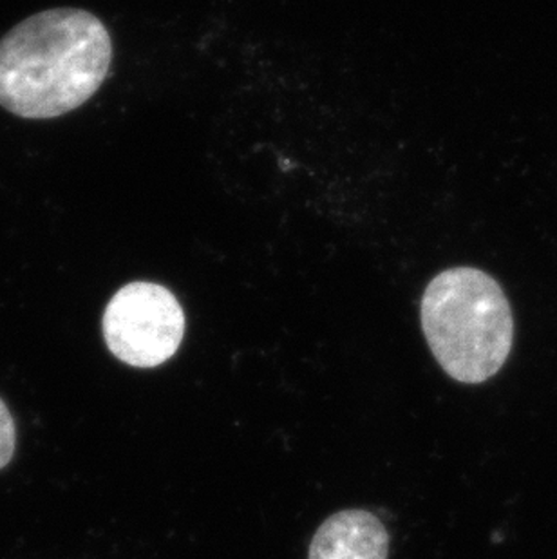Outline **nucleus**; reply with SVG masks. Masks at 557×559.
Segmentation results:
<instances>
[{
  "label": "nucleus",
  "mask_w": 557,
  "mask_h": 559,
  "mask_svg": "<svg viewBox=\"0 0 557 559\" xmlns=\"http://www.w3.org/2000/svg\"><path fill=\"white\" fill-rule=\"evenodd\" d=\"M111 59L109 32L90 11L27 16L0 38V107L27 120L68 115L100 90Z\"/></svg>",
  "instance_id": "obj_1"
},
{
  "label": "nucleus",
  "mask_w": 557,
  "mask_h": 559,
  "mask_svg": "<svg viewBox=\"0 0 557 559\" xmlns=\"http://www.w3.org/2000/svg\"><path fill=\"white\" fill-rule=\"evenodd\" d=\"M422 328L438 365L463 384H482L498 373L514 338L501 286L471 266L446 270L427 285Z\"/></svg>",
  "instance_id": "obj_2"
},
{
  "label": "nucleus",
  "mask_w": 557,
  "mask_h": 559,
  "mask_svg": "<svg viewBox=\"0 0 557 559\" xmlns=\"http://www.w3.org/2000/svg\"><path fill=\"white\" fill-rule=\"evenodd\" d=\"M185 313L173 292L134 281L104 311V338L116 359L134 368L164 365L183 341Z\"/></svg>",
  "instance_id": "obj_3"
},
{
  "label": "nucleus",
  "mask_w": 557,
  "mask_h": 559,
  "mask_svg": "<svg viewBox=\"0 0 557 559\" xmlns=\"http://www.w3.org/2000/svg\"><path fill=\"white\" fill-rule=\"evenodd\" d=\"M390 534L379 516L347 509L328 518L311 539L308 559H388Z\"/></svg>",
  "instance_id": "obj_4"
},
{
  "label": "nucleus",
  "mask_w": 557,
  "mask_h": 559,
  "mask_svg": "<svg viewBox=\"0 0 557 559\" xmlns=\"http://www.w3.org/2000/svg\"><path fill=\"white\" fill-rule=\"evenodd\" d=\"M16 445V429L10 409L0 399V469L10 464Z\"/></svg>",
  "instance_id": "obj_5"
}]
</instances>
